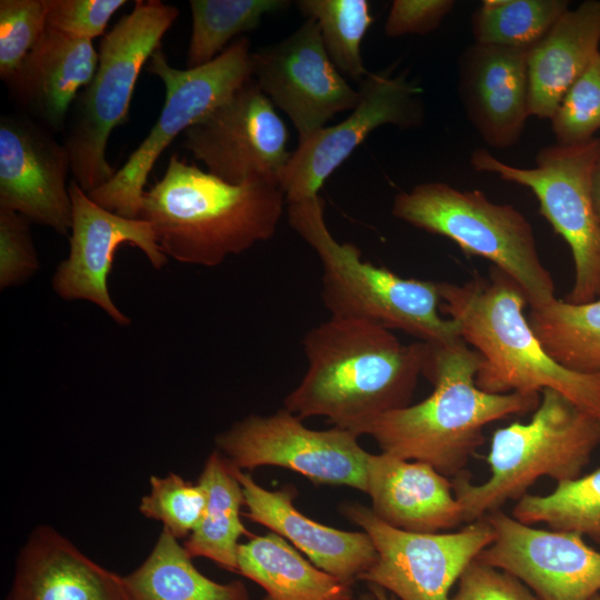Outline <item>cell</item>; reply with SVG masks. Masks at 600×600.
Wrapping results in <instances>:
<instances>
[{"label": "cell", "instance_id": "7402d4cb", "mask_svg": "<svg viewBox=\"0 0 600 600\" xmlns=\"http://www.w3.org/2000/svg\"><path fill=\"white\" fill-rule=\"evenodd\" d=\"M7 600H130L123 577L81 552L49 526L30 534Z\"/></svg>", "mask_w": 600, "mask_h": 600}, {"label": "cell", "instance_id": "9c48e42d", "mask_svg": "<svg viewBox=\"0 0 600 600\" xmlns=\"http://www.w3.org/2000/svg\"><path fill=\"white\" fill-rule=\"evenodd\" d=\"M251 52L249 39L240 37L211 62L181 70L171 67L158 48L150 58L148 70L164 86L161 113L122 168L107 183L87 194L109 211L130 219L139 218L144 186L158 158L180 133L252 78Z\"/></svg>", "mask_w": 600, "mask_h": 600}, {"label": "cell", "instance_id": "3957f363", "mask_svg": "<svg viewBox=\"0 0 600 600\" xmlns=\"http://www.w3.org/2000/svg\"><path fill=\"white\" fill-rule=\"evenodd\" d=\"M284 200L269 181L231 184L173 154L163 177L144 191L139 218L151 223L167 257L214 267L272 238Z\"/></svg>", "mask_w": 600, "mask_h": 600}, {"label": "cell", "instance_id": "e0dca14e", "mask_svg": "<svg viewBox=\"0 0 600 600\" xmlns=\"http://www.w3.org/2000/svg\"><path fill=\"white\" fill-rule=\"evenodd\" d=\"M70 252L52 278L53 290L66 300H87L104 310L122 326L130 319L113 303L108 291V274L117 249L123 243L138 247L150 263L160 269L168 259L161 251L154 230L147 220L130 219L94 202L72 180Z\"/></svg>", "mask_w": 600, "mask_h": 600}, {"label": "cell", "instance_id": "2e32d148", "mask_svg": "<svg viewBox=\"0 0 600 600\" xmlns=\"http://www.w3.org/2000/svg\"><path fill=\"white\" fill-rule=\"evenodd\" d=\"M486 517L496 537L477 558L518 578L538 600H591L600 593V550L581 534L538 529L501 509Z\"/></svg>", "mask_w": 600, "mask_h": 600}, {"label": "cell", "instance_id": "74e56055", "mask_svg": "<svg viewBox=\"0 0 600 600\" xmlns=\"http://www.w3.org/2000/svg\"><path fill=\"white\" fill-rule=\"evenodd\" d=\"M450 600H538L526 584L511 573L472 560L458 580Z\"/></svg>", "mask_w": 600, "mask_h": 600}, {"label": "cell", "instance_id": "ac0fdd59", "mask_svg": "<svg viewBox=\"0 0 600 600\" xmlns=\"http://www.w3.org/2000/svg\"><path fill=\"white\" fill-rule=\"evenodd\" d=\"M69 153L51 130L16 114L0 120V208L68 234L72 202Z\"/></svg>", "mask_w": 600, "mask_h": 600}, {"label": "cell", "instance_id": "7a4b0ae2", "mask_svg": "<svg viewBox=\"0 0 600 600\" xmlns=\"http://www.w3.org/2000/svg\"><path fill=\"white\" fill-rule=\"evenodd\" d=\"M423 376L429 397L367 421L351 432L371 437L381 452L421 461L452 479L483 443V428L513 414L533 412L541 393H490L476 384L481 356L463 339L430 344Z\"/></svg>", "mask_w": 600, "mask_h": 600}, {"label": "cell", "instance_id": "d6986e66", "mask_svg": "<svg viewBox=\"0 0 600 600\" xmlns=\"http://www.w3.org/2000/svg\"><path fill=\"white\" fill-rule=\"evenodd\" d=\"M458 90L468 120L488 146H514L530 116L527 50L472 43L459 58Z\"/></svg>", "mask_w": 600, "mask_h": 600}, {"label": "cell", "instance_id": "f546056e", "mask_svg": "<svg viewBox=\"0 0 600 600\" xmlns=\"http://www.w3.org/2000/svg\"><path fill=\"white\" fill-rule=\"evenodd\" d=\"M192 28L187 67L211 62L226 44L241 33L258 28L266 14L291 6L287 0H191Z\"/></svg>", "mask_w": 600, "mask_h": 600}, {"label": "cell", "instance_id": "ffe728a7", "mask_svg": "<svg viewBox=\"0 0 600 600\" xmlns=\"http://www.w3.org/2000/svg\"><path fill=\"white\" fill-rule=\"evenodd\" d=\"M231 468L242 487L247 508L243 514L289 541L316 567L351 586L372 566L377 552L364 531L320 523L296 508L297 491L292 486L268 490L250 473Z\"/></svg>", "mask_w": 600, "mask_h": 600}, {"label": "cell", "instance_id": "277c9868", "mask_svg": "<svg viewBox=\"0 0 600 600\" xmlns=\"http://www.w3.org/2000/svg\"><path fill=\"white\" fill-rule=\"evenodd\" d=\"M439 288L440 312L481 356L478 388L497 394L554 389L600 419V374L572 372L547 354L523 313L528 299L508 274L492 267L488 277L439 281Z\"/></svg>", "mask_w": 600, "mask_h": 600}, {"label": "cell", "instance_id": "44dd1931", "mask_svg": "<svg viewBox=\"0 0 600 600\" xmlns=\"http://www.w3.org/2000/svg\"><path fill=\"white\" fill-rule=\"evenodd\" d=\"M449 479L426 462L370 453L366 493L373 513L393 528L446 532L464 523Z\"/></svg>", "mask_w": 600, "mask_h": 600}, {"label": "cell", "instance_id": "5bb4252c", "mask_svg": "<svg viewBox=\"0 0 600 600\" xmlns=\"http://www.w3.org/2000/svg\"><path fill=\"white\" fill-rule=\"evenodd\" d=\"M358 91L359 101L344 120L299 141L280 181L289 203L319 194L324 181L373 130L384 124L409 129L423 121L422 90L404 72H369Z\"/></svg>", "mask_w": 600, "mask_h": 600}, {"label": "cell", "instance_id": "f1b7e54d", "mask_svg": "<svg viewBox=\"0 0 600 600\" xmlns=\"http://www.w3.org/2000/svg\"><path fill=\"white\" fill-rule=\"evenodd\" d=\"M511 513L529 526L544 523L551 530L579 533L600 550V468L558 482L548 494H524Z\"/></svg>", "mask_w": 600, "mask_h": 600}, {"label": "cell", "instance_id": "b9f144b4", "mask_svg": "<svg viewBox=\"0 0 600 600\" xmlns=\"http://www.w3.org/2000/svg\"><path fill=\"white\" fill-rule=\"evenodd\" d=\"M591 600H600V593H597Z\"/></svg>", "mask_w": 600, "mask_h": 600}, {"label": "cell", "instance_id": "484cf974", "mask_svg": "<svg viewBox=\"0 0 600 600\" xmlns=\"http://www.w3.org/2000/svg\"><path fill=\"white\" fill-rule=\"evenodd\" d=\"M122 577L130 600H250L241 580L220 583L201 573L166 528L146 560Z\"/></svg>", "mask_w": 600, "mask_h": 600}, {"label": "cell", "instance_id": "7c38bea8", "mask_svg": "<svg viewBox=\"0 0 600 600\" xmlns=\"http://www.w3.org/2000/svg\"><path fill=\"white\" fill-rule=\"evenodd\" d=\"M347 429H309L282 408L251 414L216 438L217 450L233 467L253 470L274 466L298 472L316 484L346 486L367 492L370 453Z\"/></svg>", "mask_w": 600, "mask_h": 600}, {"label": "cell", "instance_id": "836d02e7", "mask_svg": "<svg viewBox=\"0 0 600 600\" xmlns=\"http://www.w3.org/2000/svg\"><path fill=\"white\" fill-rule=\"evenodd\" d=\"M560 144L591 140L600 129V52L567 91L550 119Z\"/></svg>", "mask_w": 600, "mask_h": 600}, {"label": "cell", "instance_id": "603a6c76", "mask_svg": "<svg viewBox=\"0 0 600 600\" xmlns=\"http://www.w3.org/2000/svg\"><path fill=\"white\" fill-rule=\"evenodd\" d=\"M98 63L99 52L92 40L47 27L7 84L16 100L44 127L60 131Z\"/></svg>", "mask_w": 600, "mask_h": 600}, {"label": "cell", "instance_id": "1f68e13d", "mask_svg": "<svg viewBox=\"0 0 600 600\" xmlns=\"http://www.w3.org/2000/svg\"><path fill=\"white\" fill-rule=\"evenodd\" d=\"M300 13L319 27L322 43L336 68L357 81L369 73L361 54L362 40L373 23L366 0H300Z\"/></svg>", "mask_w": 600, "mask_h": 600}, {"label": "cell", "instance_id": "4316f807", "mask_svg": "<svg viewBox=\"0 0 600 600\" xmlns=\"http://www.w3.org/2000/svg\"><path fill=\"white\" fill-rule=\"evenodd\" d=\"M198 483L206 493V508L183 547L192 559L203 557L238 572L239 540L242 536L252 537L241 521V483L218 450L208 457Z\"/></svg>", "mask_w": 600, "mask_h": 600}, {"label": "cell", "instance_id": "f35d334b", "mask_svg": "<svg viewBox=\"0 0 600 600\" xmlns=\"http://www.w3.org/2000/svg\"><path fill=\"white\" fill-rule=\"evenodd\" d=\"M454 3L452 0H394L384 23V33L397 38L432 32Z\"/></svg>", "mask_w": 600, "mask_h": 600}, {"label": "cell", "instance_id": "8d00e7d4", "mask_svg": "<svg viewBox=\"0 0 600 600\" xmlns=\"http://www.w3.org/2000/svg\"><path fill=\"white\" fill-rule=\"evenodd\" d=\"M126 0H49L47 26L51 29L92 40L106 27Z\"/></svg>", "mask_w": 600, "mask_h": 600}, {"label": "cell", "instance_id": "cb8c5ba5", "mask_svg": "<svg viewBox=\"0 0 600 600\" xmlns=\"http://www.w3.org/2000/svg\"><path fill=\"white\" fill-rule=\"evenodd\" d=\"M600 1L587 0L567 10L527 50L529 112L551 119L570 87L600 52Z\"/></svg>", "mask_w": 600, "mask_h": 600}, {"label": "cell", "instance_id": "d6a6232c", "mask_svg": "<svg viewBox=\"0 0 600 600\" xmlns=\"http://www.w3.org/2000/svg\"><path fill=\"white\" fill-rule=\"evenodd\" d=\"M204 508L206 493L201 486L172 472L166 477L152 476L150 492L139 504L144 517L160 521L178 540L197 528Z\"/></svg>", "mask_w": 600, "mask_h": 600}, {"label": "cell", "instance_id": "6da1fadb", "mask_svg": "<svg viewBox=\"0 0 600 600\" xmlns=\"http://www.w3.org/2000/svg\"><path fill=\"white\" fill-rule=\"evenodd\" d=\"M303 350L307 371L283 408L301 420L326 417L352 431L410 404L430 346L403 343L368 320L330 317L307 332Z\"/></svg>", "mask_w": 600, "mask_h": 600}, {"label": "cell", "instance_id": "d4e9b609", "mask_svg": "<svg viewBox=\"0 0 600 600\" xmlns=\"http://www.w3.org/2000/svg\"><path fill=\"white\" fill-rule=\"evenodd\" d=\"M238 572L259 584L262 600H352L351 586L319 569L274 532L238 550Z\"/></svg>", "mask_w": 600, "mask_h": 600}, {"label": "cell", "instance_id": "4dcf8cb0", "mask_svg": "<svg viewBox=\"0 0 600 600\" xmlns=\"http://www.w3.org/2000/svg\"><path fill=\"white\" fill-rule=\"evenodd\" d=\"M567 10L566 0H484L471 17L474 42L529 50Z\"/></svg>", "mask_w": 600, "mask_h": 600}, {"label": "cell", "instance_id": "4fadbf2b", "mask_svg": "<svg viewBox=\"0 0 600 600\" xmlns=\"http://www.w3.org/2000/svg\"><path fill=\"white\" fill-rule=\"evenodd\" d=\"M288 129L253 78L183 132L182 146L208 172L231 184L280 187L290 161Z\"/></svg>", "mask_w": 600, "mask_h": 600}, {"label": "cell", "instance_id": "52a82bcc", "mask_svg": "<svg viewBox=\"0 0 600 600\" xmlns=\"http://www.w3.org/2000/svg\"><path fill=\"white\" fill-rule=\"evenodd\" d=\"M178 16L174 6L138 0L101 40L97 71L73 102L63 140L71 173L86 193L116 174L106 159L108 139L127 121L140 71Z\"/></svg>", "mask_w": 600, "mask_h": 600}, {"label": "cell", "instance_id": "ab89813d", "mask_svg": "<svg viewBox=\"0 0 600 600\" xmlns=\"http://www.w3.org/2000/svg\"><path fill=\"white\" fill-rule=\"evenodd\" d=\"M592 198L594 209L600 221V156L592 173Z\"/></svg>", "mask_w": 600, "mask_h": 600}, {"label": "cell", "instance_id": "83f0119b", "mask_svg": "<svg viewBox=\"0 0 600 600\" xmlns=\"http://www.w3.org/2000/svg\"><path fill=\"white\" fill-rule=\"evenodd\" d=\"M528 321L547 354L581 374H600V298L571 303L554 298L531 308Z\"/></svg>", "mask_w": 600, "mask_h": 600}, {"label": "cell", "instance_id": "30bf717a", "mask_svg": "<svg viewBox=\"0 0 600 600\" xmlns=\"http://www.w3.org/2000/svg\"><path fill=\"white\" fill-rule=\"evenodd\" d=\"M600 156V139L540 149L536 167L520 168L497 159L487 149H476L470 164L477 172L529 188L539 212L570 247L574 282L564 299L584 303L600 298V221L592 198V173Z\"/></svg>", "mask_w": 600, "mask_h": 600}, {"label": "cell", "instance_id": "5b68a950", "mask_svg": "<svg viewBox=\"0 0 600 600\" xmlns=\"http://www.w3.org/2000/svg\"><path fill=\"white\" fill-rule=\"evenodd\" d=\"M288 221L320 259L321 298L331 317L368 320L430 344L461 339L458 323L439 313V281L401 278L363 261L353 243L332 236L319 194L289 203Z\"/></svg>", "mask_w": 600, "mask_h": 600}, {"label": "cell", "instance_id": "8fae6325", "mask_svg": "<svg viewBox=\"0 0 600 600\" xmlns=\"http://www.w3.org/2000/svg\"><path fill=\"white\" fill-rule=\"evenodd\" d=\"M339 511L370 537L377 552L359 580L401 600H450L452 586L496 537L487 517L456 532L421 533L387 524L360 502H343Z\"/></svg>", "mask_w": 600, "mask_h": 600}, {"label": "cell", "instance_id": "8992f818", "mask_svg": "<svg viewBox=\"0 0 600 600\" xmlns=\"http://www.w3.org/2000/svg\"><path fill=\"white\" fill-rule=\"evenodd\" d=\"M599 444V418L554 389L542 390L528 422H513L493 432L487 481L472 483L464 473L452 478L464 523L518 501L541 477L557 483L580 477Z\"/></svg>", "mask_w": 600, "mask_h": 600}, {"label": "cell", "instance_id": "d590c367", "mask_svg": "<svg viewBox=\"0 0 600 600\" xmlns=\"http://www.w3.org/2000/svg\"><path fill=\"white\" fill-rule=\"evenodd\" d=\"M22 214L0 208V288L21 284L39 268L29 228Z\"/></svg>", "mask_w": 600, "mask_h": 600}, {"label": "cell", "instance_id": "ba28073f", "mask_svg": "<svg viewBox=\"0 0 600 600\" xmlns=\"http://www.w3.org/2000/svg\"><path fill=\"white\" fill-rule=\"evenodd\" d=\"M392 214L452 240L468 256L491 261L520 286L531 308L556 298L554 282L539 257L532 226L514 207L492 202L480 190H460L433 181L398 192Z\"/></svg>", "mask_w": 600, "mask_h": 600}, {"label": "cell", "instance_id": "e575fe53", "mask_svg": "<svg viewBox=\"0 0 600 600\" xmlns=\"http://www.w3.org/2000/svg\"><path fill=\"white\" fill-rule=\"evenodd\" d=\"M49 0L0 1V76L7 83L47 29Z\"/></svg>", "mask_w": 600, "mask_h": 600}, {"label": "cell", "instance_id": "60d3db41", "mask_svg": "<svg viewBox=\"0 0 600 600\" xmlns=\"http://www.w3.org/2000/svg\"><path fill=\"white\" fill-rule=\"evenodd\" d=\"M363 600H393L388 596L387 591L374 584H368V592L366 593Z\"/></svg>", "mask_w": 600, "mask_h": 600}, {"label": "cell", "instance_id": "9a60e30c", "mask_svg": "<svg viewBox=\"0 0 600 600\" xmlns=\"http://www.w3.org/2000/svg\"><path fill=\"white\" fill-rule=\"evenodd\" d=\"M251 68L260 89L294 126L299 141L359 101V91L332 63L312 19L283 40L252 51Z\"/></svg>", "mask_w": 600, "mask_h": 600}]
</instances>
